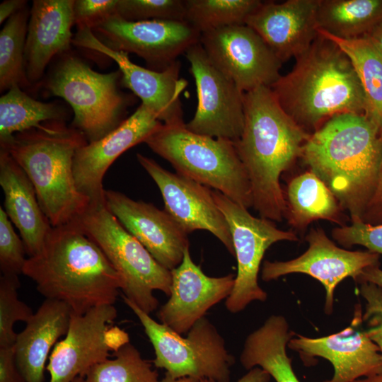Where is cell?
I'll list each match as a JSON object with an SVG mask.
<instances>
[{
	"mask_svg": "<svg viewBox=\"0 0 382 382\" xmlns=\"http://www.w3.org/2000/svg\"><path fill=\"white\" fill-rule=\"evenodd\" d=\"M243 101L244 126L235 146L250 183L253 207L260 217L281 221L286 202L280 178L301 157L311 134L283 110L270 87L244 93Z\"/></svg>",
	"mask_w": 382,
	"mask_h": 382,
	"instance_id": "cell-1",
	"label": "cell"
},
{
	"mask_svg": "<svg viewBox=\"0 0 382 382\" xmlns=\"http://www.w3.org/2000/svg\"><path fill=\"white\" fill-rule=\"evenodd\" d=\"M343 210L363 219L382 162V137L364 114L333 116L312 132L301 157Z\"/></svg>",
	"mask_w": 382,
	"mask_h": 382,
	"instance_id": "cell-2",
	"label": "cell"
},
{
	"mask_svg": "<svg viewBox=\"0 0 382 382\" xmlns=\"http://www.w3.org/2000/svg\"><path fill=\"white\" fill-rule=\"evenodd\" d=\"M23 274L45 299L81 315L115 304L121 279L99 246L74 223L52 227L41 251L26 260Z\"/></svg>",
	"mask_w": 382,
	"mask_h": 382,
	"instance_id": "cell-3",
	"label": "cell"
},
{
	"mask_svg": "<svg viewBox=\"0 0 382 382\" xmlns=\"http://www.w3.org/2000/svg\"><path fill=\"white\" fill-rule=\"evenodd\" d=\"M270 88L283 110L310 134L335 115L365 114L364 94L350 59L319 34Z\"/></svg>",
	"mask_w": 382,
	"mask_h": 382,
	"instance_id": "cell-4",
	"label": "cell"
},
{
	"mask_svg": "<svg viewBox=\"0 0 382 382\" xmlns=\"http://www.w3.org/2000/svg\"><path fill=\"white\" fill-rule=\"evenodd\" d=\"M86 143L65 121H50L0 144L29 178L52 227L74 222L91 203L78 190L74 174L75 154Z\"/></svg>",
	"mask_w": 382,
	"mask_h": 382,
	"instance_id": "cell-5",
	"label": "cell"
},
{
	"mask_svg": "<svg viewBox=\"0 0 382 382\" xmlns=\"http://www.w3.org/2000/svg\"><path fill=\"white\" fill-rule=\"evenodd\" d=\"M144 143L178 174L253 207L250 183L233 141L194 133L183 123L163 124Z\"/></svg>",
	"mask_w": 382,
	"mask_h": 382,
	"instance_id": "cell-6",
	"label": "cell"
},
{
	"mask_svg": "<svg viewBox=\"0 0 382 382\" xmlns=\"http://www.w3.org/2000/svg\"><path fill=\"white\" fill-rule=\"evenodd\" d=\"M120 79L119 69L100 73L67 52L50 72L44 88L49 95L64 99L71 106V126L88 143L104 137L126 119L132 98L120 90Z\"/></svg>",
	"mask_w": 382,
	"mask_h": 382,
	"instance_id": "cell-7",
	"label": "cell"
},
{
	"mask_svg": "<svg viewBox=\"0 0 382 382\" xmlns=\"http://www.w3.org/2000/svg\"><path fill=\"white\" fill-rule=\"evenodd\" d=\"M73 223L102 250L121 279L123 295L142 311L150 314L157 308L154 291L170 295V271L122 226L105 203L91 202Z\"/></svg>",
	"mask_w": 382,
	"mask_h": 382,
	"instance_id": "cell-8",
	"label": "cell"
},
{
	"mask_svg": "<svg viewBox=\"0 0 382 382\" xmlns=\"http://www.w3.org/2000/svg\"><path fill=\"white\" fill-rule=\"evenodd\" d=\"M122 298L140 321L153 346L154 366L165 369V376L230 382L234 357L228 353L222 336L207 318L199 320L187 337H183L156 321L124 295Z\"/></svg>",
	"mask_w": 382,
	"mask_h": 382,
	"instance_id": "cell-9",
	"label": "cell"
},
{
	"mask_svg": "<svg viewBox=\"0 0 382 382\" xmlns=\"http://www.w3.org/2000/svg\"><path fill=\"white\" fill-rule=\"evenodd\" d=\"M212 194L228 223L237 260L234 286L225 302L226 309L236 313L251 302L265 301L267 298L258 284L266 250L279 241H297L299 238L294 232L281 230L269 219L253 216L248 209L220 192L212 190Z\"/></svg>",
	"mask_w": 382,
	"mask_h": 382,
	"instance_id": "cell-10",
	"label": "cell"
},
{
	"mask_svg": "<svg viewBox=\"0 0 382 382\" xmlns=\"http://www.w3.org/2000/svg\"><path fill=\"white\" fill-rule=\"evenodd\" d=\"M117 317L114 304L96 306L81 315L72 313L64 337L49 357V382H71L84 377L91 367L129 343L128 333L113 325Z\"/></svg>",
	"mask_w": 382,
	"mask_h": 382,
	"instance_id": "cell-11",
	"label": "cell"
},
{
	"mask_svg": "<svg viewBox=\"0 0 382 382\" xmlns=\"http://www.w3.org/2000/svg\"><path fill=\"white\" fill-rule=\"evenodd\" d=\"M91 29L107 47L135 54L155 71L166 69L200 38V33L186 21H128L117 13Z\"/></svg>",
	"mask_w": 382,
	"mask_h": 382,
	"instance_id": "cell-12",
	"label": "cell"
},
{
	"mask_svg": "<svg viewBox=\"0 0 382 382\" xmlns=\"http://www.w3.org/2000/svg\"><path fill=\"white\" fill-rule=\"evenodd\" d=\"M197 88V106L186 127L236 142L244 126V93L210 61L199 42L185 53Z\"/></svg>",
	"mask_w": 382,
	"mask_h": 382,
	"instance_id": "cell-13",
	"label": "cell"
},
{
	"mask_svg": "<svg viewBox=\"0 0 382 382\" xmlns=\"http://www.w3.org/2000/svg\"><path fill=\"white\" fill-rule=\"evenodd\" d=\"M199 43L214 66L243 93L271 87L281 76L282 62L246 24L203 33Z\"/></svg>",
	"mask_w": 382,
	"mask_h": 382,
	"instance_id": "cell-14",
	"label": "cell"
},
{
	"mask_svg": "<svg viewBox=\"0 0 382 382\" xmlns=\"http://www.w3.org/2000/svg\"><path fill=\"white\" fill-rule=\"evenodd\" d=\"M305 239L308 248L300 256L287 261L265 260L262 279L270 282L292 273H302L316 279L325 288L324 311L330 315L337 286L347 277L355 282L365 269L380 265V255L340 248L322 228H312Z\"/></svg>",
	"mask_w": 382,
	"mask_h": 382,
	"instance_id": "cell-15",
	"label": "cell"
},
{
	"mask_svg": "<svg viewBox=\"0 0 382 382\" xmlns=\"http://www.w3.org/2000/svg\"><path fill=\"white\" fill-rule=\"evenodd\" d=\"M72 45L94 51L112 59L121 73L120 85L129 89L164 125H180L183 120L180 95L187 81L180 78L178 60L162 71L146 69L132 62L129 54L110 49L86 26L77 28Z\"/></svg>",
	"mask_w": 382,
	"mask_h": 382,
	"instance_id": "cell-16",
	"label": "cell"
},
{
	"mask_svg": "<svg viewBox=\"0 0 382 382\" xmlns=\"http://www.w3.org/2000/svg\"><path fill=\"white\" fill-rule=\"evenodd\" d=\"M362 314L360 304H356L352 320L347 328L316 338L296 334L288 347L297 352L306 365H311L314 357L329 361L333 375L324 382H353L381 375L382 355L363 327Z\"/></svg>",
	"mask_w": 382,
	"mask_h": 382,
	"instance_id": "cell-17",
	"label": "cell"
},
{
	"mask_svg": "<svg viewBox=\"0 0 382 382\" xmlns=\"http://www.w3.org/2000/svg\"><path fill=\"white\" fill-rule=\"evenodd\" d=\"M137 158L158 186L164 210L186 233L197 230L207 231L235 256L228 223L214 200L211 188L173 173L144 155L137 154Z\"/></svg>",
	"mask_w": 382,
	"mask_h": 382,
	"instance_id": "cell-18",
	"label": "cell"
},
{
	"mask_svg": "<svg viewBox=\"0 0 382 382\" xmlns=\"http://www.w3.org/2000/svg\"><path fill=\"white\" fill-rule=\"evenodd\" d=\"M163 123L141 104L117 128L76 152L74 174L78 190L93 203H105L103 178L113 162L131 147L145 141Z\"/></svg>",
	"mask_w": 382,
	"mask_h": 382,
	"instance_id": "cell-19",
	"label": "cell"
},
{
	"mask_svg": "<svg viewBox=\"0 0 382 382\" xmlns=\"http://www.w3.org/2000/svg\"><path fill=\"white\" fill-rule=\"evenodd\" d=\"M169 299L161 306L157 317L160 323L179 335L187 334L204 317L207 311L230 295L235 275L209 277L191 257L186 248L181 263L170 270Z\"/></svg>",
	"mask_w": 382,
	"mask_h": 382,
	"instance_id": "cell-20",
	"label": "cell"
},
{
	"mask_svg": "<svg viewBox=\"0 0 382 382\" xmlns=\"http://www.w3.org/2000/svg\"><path fill=\"white\" fill-rule=\"evenodd\" d=\"M104 198L108 209L161 265L170 271L181 263L190 246L187 233L165 210L112 190H105Z\"/></svg>",
	"mask_w": 382,
	"mask_h": 382,
	"instance_id": "cell-21",
	"label": "cell"
},
{
	"mask_svg": "<svg viewBox=\"0 0 382 382\" xmlns=\"http://www.w3.org/2000/svg\"><path fill=\"white\" fill-rule=\"evenodd\" d=\"M320 0L262 2L245 23L265 41L283 63L303 54L318 36Z\"/></svg>",
	"mask_w": 382,
	"mask_h": 382,
	"instance_id": "cell-22",
	"label": "cell"
},
{
	"mask_svg": "<svg viewBox=\"0 0 382 382\" xmlns=\"http://www.w3.org/2000/svg\"><path fill=\"white\" fill-rule=\"evenodd\" d=\"M74 0H34L25 47V68L30 83L40 81L55 57L69 52L72 44Z\"/></svg>",
	"mask_w": 382,
	"mask_h": 382,
	"instance_id": "cell-23",
	"label": "cell"
},
{
	"mask_svg": "<svg viewBox=\"0 0 382 382\" xmlns=\"http://www.w3.org/2000/svg\"><path fill=\"white\" fill-rule=\"evenodd\" d=\"M0 185L4 195V210L20 233L26 255H37L52 226L29 178L4 149H0Z\"/></svg>",
	"mask_w": 382,
	"mask_h": 382,
	"instance_id": "cell-24",
	"label": "cell"
},
{
	"mask_svg": "<svg viewBox=\"0 0 382 382\" xmlns=\"http://www.w3.org/2000/svg\"><path fill=\"white\" fill-rule=\"evenodd\" d=\"M72 311L64 302L47 299L17 333L13 350L26 382H43L47 360L58 340L66 335Z\"/></svg>",
	"mask_w": 382,
	"mask_h": 382,
	"instance_id": "cell-25",
	"label": "cell"
},
{
	"mask_svg": "<svg viewBox=\"0 0 382 382\" xmlns=\"http://www.w3.org/2000/svg\"><path fill=\"white\" fill-rule=\"evenodd\" d=\"M294 335L284 316H270L246 337L240 355L241 364L247 370L259 367L276 382H301L286 353V347Z\"/></svg>",
	"mask_w": 382,
	"mask_h": 382,
	"instance_id": "cell-26",
	"label": "cell"
},
{
	"mask_svg": "<svg viewBox=\"0 0 382 382\" xmlns=\"http://www.w3.org/2000/svg\"><path fill=\"white\" fill-rule=\"evenodd\" d=\"M284 217L290 226L303 231L313 221L323 219L346 224L347 216L337 199L326 185L311 170L291 178L284 191Z\"/></svg>",
	"mask_w": 382,
	"mask_h": 382,
	"instance_id": "cell-27",
	"label": "cell"
},
{
	"mask_svg": "<svg viewBox=\"0 0 382 382\" xmlns=\"http://www.w3.org/2000/svg\"><path fill=\"white\" fill-rule=\"evenodd\" d=\"M318 33L337 44L350 59L364 94V115L382 137V54L366 35L342 39L321 30Z\"/></svg>",
	"mask_w": 382,
	"mask_h": 382,
	"instance_id": "cell-28",
	"label": "cell"
},
{
	"mask_svg": "<svg viewBox=\"0 0 382 382\" xmlns=\"http://www.w3.org/2000/svg\"><path fill=\"white\" fill-rule=\"evenodd\" d=\"M382 21V0H320L318 30L342 39L364 36Z\"/></svg>",
	"mask_w": 382,
	"mask_h": 382,
	"instance_id": "cell-29",
	"label": "cell"
},
{
	"mask_svg": "<svg viewBox=\"0 0 382 382\" xmlns=\"http://www.w3.org/2000/svg\"><path fill=\"white\" fill-rule=\"evenodd\" d=\"M64 108L55 102L45 103L30 97L14 85L0 98V144L14 134L40 128L50 121H65Z\"/></svg>",
	"mask_w": 382,
	"mask_h": 382,
	"instance_id": "cell-30",
	"label": "cell"
},
{
	"mask_svg": "<svg viewBox=\"0 0 382 382\" xmlns=\"http://www.w3.org/2000/svg\"><path fill=\"white\" fill-rule=\"evenodd\" d=\"M30 10L28 6L8 19L0 31V91L14 85L30 87L25 68V47Z\"/></svg>",
	"mask_w": 382,
	"mask_h": 382,
	"instance_id": "cell-31",
	"label": "cell"
},
{
	"mask_svg": "<svg viewBox=\"0 0 382 382\" xmlns=\"http://www.w3.org/2000/svg\"><path fill=\"white\" fill-rule=\"evenodd\" d=\"M262 2L259 0H185V21L201 35L226 26L245 24Z\"/></svg>",
	"mask_w": 382,
	"mask_h": 382,
	"instance_id": "cell-32",
	"label": "cell"
},
{
	"mask_svg": "<svg viewBox=\"0 0 382 382\" xmlns=\"http://www.w3.org/2000/svg\"><path fill=\"white\" fill-rule=\"evenodd\" d=\"M112 357L91 367L85 374L86 382H158L157 371L130 342Z\"/></svg>",
	"mask_w": 382,
	"mask_h": 382,
	"instance_id": "cell-33",
	"label": "cell"
},
{
	"mask_svg": "<svg viewBox=\"0 0 382 382\" xmlns=\"http://www.w3.org/2000/svg\"><path fill=\"white\" fill-rule=\"evenodd\" d=\"M18 277H0V347L13 346L17 333L16 322H27L33 315L32 309L18 299Z\"/></svg>",
	"mask_w": 382,
	"mask_h": 382,
	"instance_id": "cell-34",
	"label": "cell"
},
{
	"mask_svg": "<svg viewBox=\"0 0 382 382\" xmlns=\"http://www.w3.org/2000/svg\"><path fill=\"white\" fill-rule=\"evenodd\" d=\"M185 1L118 0L116 13L128 21L154 19L185 21Z\"/></svg>",
	"mask_w": 382,
	"mask_h": 382,
	"instance_id": "cell-35",
	"label": "cell"
},
{
	"mask_svg": "<svg viewBox=\"0 0 382 382\" xmlns=\"http://www.w3.org/2000/svg\"><path fill=\"white\" fill-rule=\"evenodd\" d=\"M24 243L16 233L5 210L0 207V270L1 275L23 274L27 258Z\"/></svg>",
	"mask_w": 382,
	"mask_h": 382,
	"instance_id": "cell-36",
	"label": "cell"
},
{
	"mask_svg": "<svg viewBox=\"0 0 382 382\" xmlns=\"http://www.w3.org/2000/svg\"><path fill=\"white\" fill-rule=\"evenodd\" d=\"M350 225L334 228L332 236L345 249L359 245L372 253L382 255V224H370L361 219H351Z\"/></svg>",
	"mask_w": 382,
	"mask_h": 382,
	"instance_id": "cell-37",
	"label": "cell"
},
{
	"mask_svg": "<svg viewBox=\"0 0 382 382\" xmlns=\"http://www.w3.org/2000/svg\"><path fill=\"white\" fill-rule=\"evenodd\" d=\"M359 292L365 301L362 320L366 333L382 355V289L371 283H361Z\"/></svg>",
	"mask_w": 382,
	"mask_h": 382,
	"instance_id": "cell-38",
	"label": "cell"
},
{
	"mask_svg": "<svg viewBox=\"0 0 382 382\" xmlns=\"http://www.w3.org/2000/svg\"><path fill=\"white\" fill-rule=\"evenodd\" d=\"M118 0H74V23L77 28H92L108 16L116 13Z\"/></svg>",
	"mask_w": 382,
	"mask_h": 382,
	"instance_id": "cell-39",
	"label": "cell"
},
{
	"mask_svg": "<svg viewBox=\"0 0 382 382\" xmlns=\"http://www.w3.org/2000/svg\"><path fill=\"white\" fill-rule=\"evenodd\" d=\"M0 382H26L18 367L13 346L0 347Z\"/></svg>",
	"mask_w": 382,
	"mask_h": 382,
	"instance_id": "cell-40",
	"label": "cell"
},
{
	"mask_svg": "<svg viewBox=\"0 0 382 382\" xmlns=\"http://www.w3.org/2000/svg\"><path fill=\"white\" fill-rule=\"evenodd\" d=\"M362 220L373 225L382 224V162L375 192Z\"/></svg>",
	"mask_w": 382,
	"mask_h": 382,
	"instance_id": "cell-41",
	"label": "cell"
},
{
	"mask_svg": "<svg viewBox=\"0 0 382 382\" xmlns=\"http://www.w3.org/2000/svg\"><path fill=\"white\" fill-rule=\"evenodd\" d=\"M27 6L25 0H5L0 4V23L9 19L13 15Z\"/></svg>",
	"mask_w": 382,
	"mask_h": 382,
	"instance_id": "cell-42",
	"label": "cell"
},
{
	"mask_svg": "<svg viewBox=\"0 0 382 382\" xmlns=\"http://www.w3.org/2000/svg\"><path fill=\"white\" fill-rule=\"evenodd\" d=\"M355 282L371 283L382 289V269L380 265L373 266L365 269Z\"/></svg>",
	"mask_w": 382,
	"mask_h": 382,
	"instance_id": "cell-43",
	"label": "cell"
},
{
	"mask_svg": "<svg viewBox=\"0 0 382 382\" xmlns=\"http://www.w3.org/2000/svg\"><path fill=\"white\" fill-rule=\"evenodd\" d=\"M270 376L263 369L255 367L248 370L244 376L240 378L236 382H270ZM199 382H219L211 379H202Z\"/></svg>",
	"mask_w": 382,
	"mask_h": 382,
	"instance_id": "cell-44",
	"label": "cell"
},
{
	"mask_svg": "<svg viewBox=\"0 0 382 382\" xmlns=\"http://www.w3.org/2000/svg\"><path fill=\"white\" fill-rule=\"evenodd\" d=\"M366 35L382 54V21L377 23Z\"/></svg>",
	"mask_w": 382,
	"mask_h": 382,
	"instance_id": "cell-45",
	"label": "cell"
},
{
	"mask_svg": "<svg viewBox=\"0 0 382 382\" xmlns=\"http://www.w3.org/2000/svg\"><path fill=\"white\" fill-rule=\"evenodd\" d=\"M158 382H199V380L191 377L172 378L165 376L163 378L158 380Z\"/></svg>",
	"mask_w": 382,
	"mask_h": 382,
	"instance_id": "cell-46",
	"label": "cell"
},
{
	"mask_svg": "<svg viewBox=\"0 0 382 382\" xmlns=\"http://www.w3.org/2000/svg\"><path fill=\"white\" fill-rule=\"evenodd\" d=\"M353 382H382V374L357 379Z\"/></svg>",
	"mask_w": 382,
	"mask_h": 382,
	"instance_id": "cell-47",
	"label": "cell"
},
{
	"mask_svg": "<svg viewBox=\"0 0 382 382\" xmlns=\"http://www.w3.org/2000/svg\"><path fill=\"white\" fill-rule=\"evenodd\" d=\"M71 382H86L84 377L79 376L73 380Z\"/></svg>",
	"mask_w": 382,
	"mask_h": 382,
	"instance_id": "cell-48",
	"label": "cell"
}]
</instances>
